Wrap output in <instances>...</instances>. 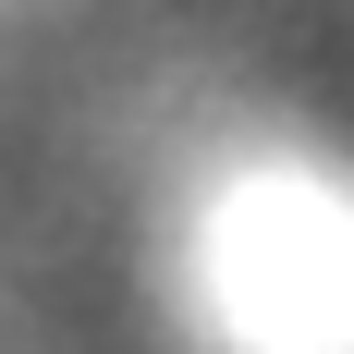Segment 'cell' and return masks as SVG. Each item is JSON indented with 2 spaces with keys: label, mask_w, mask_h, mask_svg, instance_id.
Listing matches in <instances>:
<instances>
[{
  "label": "cell",
  "mask_w": 354,
  "mask_h": 354,
  "mask_svg": "<svg viewBox=\"0 0 354 354\" xmlns=\"http://www.w3.org/2000/svg\"><path fill=\"white\" fill-rule=\"evenodd\" d=\"M196 281L220 354H354V196L318 171L232 183L196 245Z\"/></svg>",
  "instance_id": "6da1fadb"
}]
</instances>
